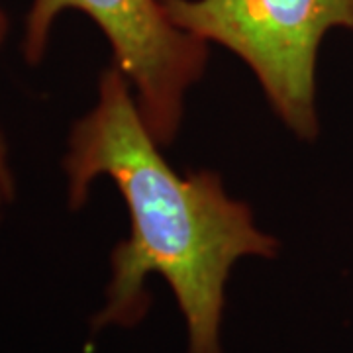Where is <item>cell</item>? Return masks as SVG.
<instances>
[{
	"instance_id": "cell-2",
	"label": "cell",
	"mask_w": 353,
	"mask_h": 353,
	"mask_svg": "<svg viewBox=\"0 0 353 353\" xmlns=\"http://www.w3.org/2000/svg\"><path fill=\"white\" fill-rule=\"evenodd\" d=\"M171 22L250 65L281 120L316 138V57L332 28L353 30V0H161Z\"/></svg>"
},
{
	"instance_id": "cell-3",
	"label": "cell",
	"mask_w": 353,
	"mask_h": 353,
	"mask_svg": "<svg viewBox=\"0 0 353 353\" xmlns=\"http://www.w3.org/2000/svg\"><path fill=\"white\" fill-rule=\"evenodd\" d=\"M65 10L87 14L106 36L114 65L136 85L141 118L157 143L169 145L183 116V94L208 59L204 39L176 28L161 0H32L26 14V61L38 65L51 28Z\"/></svg>"
},
{
	"instance_id": "cell-1",
	"label": "cell",
	"mask_w": 353,
	"mask_h": 353,
	"mask_svg": "<svg viewBox=\"0 0 353 353\" xmlns=\"http://www.w3.org/2000/svg\"><path fill=\"white\" fill-rule=\"evenodd\" d=\"M69 206L81 208L97 176L114 181L130 210V238L110 255V281L92 330L132 328L150 308L145 281L165 279L187 326V353H224L226 285L241 257L277 255L252 210L232 201L210 171L181 176L157 150L126 75L112 65L101 77L97 106L77 120L65 155Z\"/></svg>"
},
{
	"instance_id": "cell-4",
	"label": "cell",
	"mask_w": 353,
	"mask_h": 353,
	"mask_svg": "<svg viewBox=\"0 0 353 353\" xmlns=\"http://www.w3.org/2000/svg\"><path fill=\"white\" fill-rule=\"evenodd\" d=\"M6 32H8V18L0 8V46L6 38ZM0 183L12 196L16 194V183H14L12 169H10V163H8V150H6V141L2 138V134H0Z\"/></svg>"
},
{
	"instance_id": "cell-5",
	"label": "cell",
	"mask_w": 353,
	"mask_h": 353,
	"mask_svg": "<svg viewBox=\"0 0 353 353\" xmlns=\"http://www.w3.org/2000/svg\"><path fill=\"white\" fill-rule=\"evenodd\" d=\"M12 194L8 192V190L2 187V183H0V220H2V214H4V208H6V204L8 202H12Z\"/></svg>"
}]
</instances>
